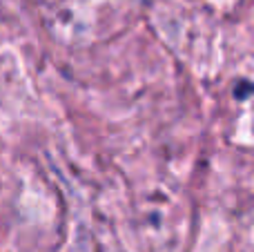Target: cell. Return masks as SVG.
I'll return each mask as SVG.
<instances>
[{"instance_id": "obj_1", "label": "cell", "mask_w": 254, "mask_h": 252, "mask_svg": "<svg viewBox=\"0 0 254 252\" xmlns=\"http://www.w3.org/2000/svg\"><path fill=\"white\" fill-rule=\"evenodd\" d=\"M250 89H252L250 80H241V83H239V98H248L250 96Z\"/></svg>"}]
</instances>
